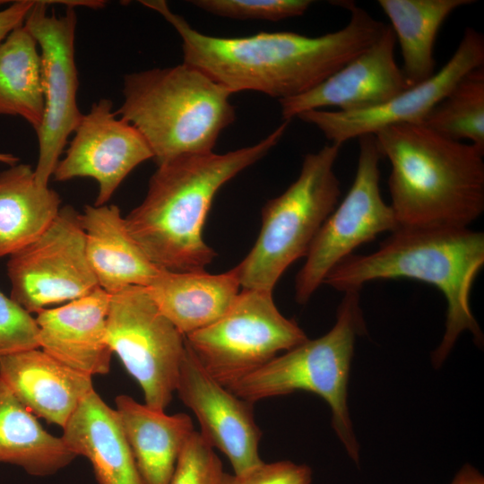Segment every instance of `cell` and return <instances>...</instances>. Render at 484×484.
<instances>
[{"mask_svg": "<svg viewBox=\"0 0 484 484\" xmlns=\"http://www.w3.org/2000/svg\"><path fill=\"white\" fill-rule=\"evenodd\" d=\"M237 267L223 273L160 270L146 290L171 324L184 335L220 318L239 293Z\"/></svg>", "mask_w": 484, "mask_h": 484, "instance_id": "cell-22", "label": "cell"}, {"mask_svg": "<svg viewBox=\"0 0 484 484\" xmlns=\"http://www.w3.org/2000/svg\"><path fill=\"white\" fill-rule=\"evenodd\" d=\"M107 341L143 390L145 404L165 411L176 391L185 336L143 286L110 295Z\"/></svg>", "mask_w": 484, "mask_h": 484, "instance_id": "cell-9", "label": "cell"}, {"mask_svg": "<svg viewBox=\"0 0 484 484\" xmlns=\"http://www.w3.org/2000/svg\"><path fill=\"white\" fill-rule=\"evenodd\" d=\"M112 107L109 99H101L82 114L65 155L53 173L60 182L75 177L95 179L99 184L96 206L106 204L135 167L152 159L140 132Z\"/></svg>", "mask_w": 484, "mask_h": 484, "instance_id": "cell-14", "label": "cell"}, {"mask_svg": "<svg viewBox=\"0 0 484 484\" xmlns=\"http://www.w3.org/2000/svg\"><path fill=\"white\" fill-rule=\"evenodd\" d=\"M231 94L183 62L125 75L124 101L116 113L140 132L160 165L212 151L220 133L236 119Z\"/></svg>", "mask_w": 484, "mask_h": 484, "instance_id": "cell-5", "label": "cell"}, {"mask_svg": "<svg viewBox=\"0 0 484 484\" xmlns=\"http://www.w3.org/2000/svg\"><path fill=\"white\" fill-rule=\"evenodd\" d=\"M421 125L448 139L484 150V67L475 68L454 86Z\"/></svg>", "mask_w": 484, "mask_h": 484, "instance_id": "cell-27", "label": "cell"}, {"mask_svg": "<svg viewBox=\"0 0 484 484\" xmlns=\"http://www.w3.org/2000/svg\"><path fill=\"white\" fill-rule=\"evenodd\" d=\"M396 39L390 25L367 49L310 91L280 99L284 121L323 108L351 112L380 106L409 86L395 59Z\"/></svg>", "mask_w": 484, "mask_h": 484, "instance_id": "cell-16", "label": "cell"}, {"mask_svg": "<svg viewBox=\"0 0 484 484\" xmlns=\"http://www.w3.org/2000/svg\"><path fill=\"white\" fill-rule=\"evenodd\" d=\"M159 13L179 35L184 63L200 70L232 94L253 91L279 100L315 88L371 46L386 24L353 2L348 23L333 32L308 37L291 31H262L223 38L194 30L165 1H140Z\"/></svg>", "mask_w": 484, "mask_h": 484, "instance_id": "cell-1", "label": "cell"}, {"mask_svg": "<svg viewBox=\"0 0 484 484\" xmlns=\"http://www.w3.org/2000/svg\"><path fill=\"white\" fill-rule=\"evenodd\" d=\"M48 1H35L23 23L36 39L41 59L44 114L36 131L39 158L34 173L44 186H48L67 139L82 117L76 100V13L68 7L61 16L48 14Z\"/></svg>", "mask_w": 484, "mask_h": 484, "instance_id": "cell-12", "label": "cell"}, {"mask_svg": "<svg viewBox=\"0 0 484 484\" xmlns=\"http://www.w3.org/2000/svg\"><path fill=\"white\" fill-rule=\"evenodd\" d=\"M359 139V158L353 183L315 238L304 265L296 276L295 299L307 303L328 273L352 251L399 224L381 194L382 155L374 134Z\"/></svg>", "mask_w": 484, "mask_h": 484, "instance_id": "cell-10", "label": "cell"}, {"mask_svg": "<svg viewBox=\"0 0 484 484\" xmlns=\"http://www.w3.org/2000/svg\"><path fill=\"white\" fill-rule=\"evenodd\" d=\"M473 0H378L398 41L406 83L414 86L436 72L434 44L440 27L456 9Z\"/></svg>", "mask_w": 484, "mask_h": 484, "instance_id": "cell-25", "label": "cell"}, {"mask_svg": "<svg viewBox=\"0 0 484 484\" xmlns=\"http://www.w3.org/2000/svg\"><path fill=\"white\" fill-rule=\"evenodd\" d=\"M38 348L36 319L11 297L0 291V358Z\"/></svg>", "mask_w": 484, "mask_h": 484, "instance_id": "cell-30", "label": "cell"}, {"mask_svg": "<svg viewBox=\"0 0 484 484\" xmlns=\"http://www.w3.org/2000/svg\"><path fill=\"white\" fill-rule=\"evenodd\" d=\"M81 213L71 205L7 263L11 298L30 314L73 301L99 288L85 251Z\"/></svg>", "mask_w": 484, "mask_h": 484, "instance_id": "cell-11", "label": "cell"}, {"mask_svg": "<svg viewBox=\"0 0 484 484\" xmlns=\"http://www.w3.org/2000/svg\"><path fill=\"white\" fill-rule=\"evenodd\" d=\"M110 294L95 289L88 295L37 313L39 349L65 366L89 375L110 370L107 341Z\"/></svg>", "mask_w": 484, "mask_h": 484, "instance_id": "cell-17", "label": "cell"}, {"mask_svg": "<svg viewBox=\"0 0 484 484\" xmlns=\"http://www.w3.org/2000/svg\"><path fill=\"white\" fill-rule=\"evenodd\" d=\"M62 439L92 465L99 484H143L117 413L93 389L63 428Z\"/></svg>", "mask_w": 484, "mask_h": 484, "instance_id": "cell-20", "label": "cell"}, {"mask_svg": "<svg viewBox=\"0 0 484 484\" xmlns=\"http://www.w3.org/2000/svg\"><path fill=\"white\" fill-rule=\"evenodd\" d=\"M340 148L331 143L307 153L297 179L264 204L259 236L236 266L243 290L272 291L288 267L307 254L341 196L334 172Z\"/></svg>", "mask_w": 484, "mask_h": 484, "instance_id": "cell-7", "label": "cell"}, {"mask_svg": "<svg viewBox=\"0 0 484 484\" xmlns=\"http://www.w3.org/2000/svg\"><path fill=\"white\" fill-rule=\"evenodd\" d=\"M450 484H484L483 475L470 464L463 465Z\"/></svg>", "mask_w": 484, "mask_h": 484, "instance_id": "cell-33", "label": "cell"}, {"mask_svg": "<svg viewBox=\"0 0 484 484\" xmlns=\"http://www.w3.org/2000/svg\"><path fill=\"white\" fill-rule=\"evenodd\" d=\"M0 379L36 417L62 428L93 390L91 376L65 366L39 348L0 358Z\"/></svg>", "mask_w": 484, "mask_h": 484, "instance_id": "cell-18", "label": "cell"}, {"mask_svg": "<svg viewBox=\"0 0 484 484\" xmlns=\"http://www.w3.org/2000/svg\"><path fill=\"white\" fill-rule=\"evenodd\" d=\"M43 114L40 54L22 25L0 44V115L19 116L37 131Z\"/></svg>", "mask_w": 484, "mask_h": 484, "instance_id": "cell-26", "label": "cell"}, {"mask_svg": "<svg viewBox=\"0 0 484 484\" xmlns=\"http://www.w3.org/2000/svg\"><path fill=\"white\" fill-rule=\"evenodd\" d=\"M80 216L87 260L100 289L111 295L154 280L161 269L134 241L117 205H86Z\"/></svg>", "mask_w": 484, "mask_h": 484, "instance_id": "cell-19", "label": "cell"}, {"mask_svg": "<svg viewBox=\"0 0 484 484\" xmlns=\"http://www.w3.org/2000/svg\"><path fill=\"white\" fill-rule=\"evenodd\" d=\"M62 437L44 429L0 379V462L33 476L52 475L76 458Z\"/></svg>", "mask_w": 484, "mask_h": 484, "instance_id": "cell-24", "label": "cell"}, {"mask_svg": "<svg viewBox=\"0 0 484 484\" xmlns=\"http://www.w3.org/2000/svg\"><path fill=\"white\" fill-rule=\"evenodd\" d=\"M307 339L264 290H243L220 318L185 336L202 367L225 387Z\"/></svg>", "mask_w": 484, "mask_h": 484, "instance_id": "cell-8", "label": "cell"}, {"mask_svg": "<svg viewBox=\"0 0 484 484\" xmlns=\"http://www.w3.org/2000/svg\"><path fill=\"white\" fill-rule=\"evenodd\" d=\"M289 123L283 121L251 146L223 154L183 155L158 165L143 201L125 218L129 233L152 264L170 272L205 270L216 256L203 238L216 193L265 156Z\"/></svg>", "mask_w": 484, "mask_h": 484, "instance_id": "cell-2", "label": "cell"}, {"mask_svg": "<svg viewBox=\"0 0 484 484\" xmlns=\"http://www.w3.org/2000/svg\"><path fill=\"white\" fill-rule=\"evenodd\" d=\"M223 472L213 448L194 431L177 459L169 484H218Z\"/></svg>", "mask_w": 484, "mask_h": 484, "instance_id": "cell-29", "label": "cell"}, {"mask_svg": "<svg viewBox=\"0 0 484 484\" xmlns=\"http://www.w3.org/2000/svg\"><path fill=\"white\" fill-rule=\"evenodd\" d=\"M34 3V0L14 1L8 7L0 10V44L12 31L23 25Z\"/></svg>", "mask_w": 484, "mask_h": 484, "instance_id": "cell-32", "label": "cell"}, {"mask_svg": "<svg viewBox=\"0 0 484 484\" xmlns=\"http://www.w3.org/2000/svg\"><path fill=\"white\" fill-rule=\"evenodd\" d=\"M389 160L390 206L400 226L469 228L484 211V150L421 124L375 134Z\"/></svg>", "mask_w": 484, "mask_h": 484, "instance_id": "cell-4", "label": "cell"}, {"mask_svg": "<svg viewBox=\"0 0 484 484\" xmlns=\"http://www.w3.org/2000/svg\"><path fill=\"white\" fill-rule=\"evenodd\" d=\"M308 466L290 461L264 462L239 474L223 472L218 484H311Z\"/></svg>", "mask_w": 484, "mask_h": 484, "instance_id": "cell-31", "label": "cell"}, {"mask_svg": "<svg viewBox=\"0 0 484 484\" xmlns=\"http://www.w3.org/2000/svg\"><path fill=\"white\" fill-rule=\"evenodd\" d=\"M484 264V234L470 228L400 226L367 255H350L338 264L323 284L345 292L371 281L407 278L435 286L447 302L445 330L431 354L438 368L464 331L474 342L483 335L474 318L470 294Z\"/></svg>", "mask_w": 484, "mask_h": 484, "instance_id": "cell-3", "label": "cell"}, {"mask_svg": "<svg viewBox=\"0 0 484 484\" xmlns=\"http://www.w3.org/2000/svg\"><path fill=\"white\" fill-rule=\"evenodd\" d=\"M115 404L143 484H169L177 459L195 431L190 416L168 415L126 394L117 395Z\"/></svg>", "mask_w": 484, "mask_h": 484, "instance_id": "cell-21", "label": "cell"}, {"mask_svg": "<svg viewBox=\"0 0 484 484\" xmlns=\"http://www.w3.org/2000/svg\"><path fill=\"white\" fill-rule=\"evenodd\" d=\"M483 64V35L467 27L456 50L443 67L428 79L407 88L385 103L351 112L309 110L297 117L315 125L331 143L340 146L349 140L375 134L390 125L421 124L462 76Z\"/></svg>", "mask_w": 484, "mask_h": 484, "instance_id": "cell-13", "label": "cell"}, {"mask_svg": "<svg viewBox=\"0 0 484 484\" xmlns=\"http://www.w3.org/2000/svg\"><path fill=\"white\" fill-rule=\"evenodd\" d=\"M61 209L59 194L41 186L34 169L18 163L0 173V258L35 240Z\"/></svg>", "mask_w": 484, "mask_h": 484, "instance_id": "cell-23", "label": "cell"}, {"mask_svg": "<svg viewBox=\"0 0 484 484\" xmlns=\"http://www.w3.org/2000/svg\"><path fill=\"white\" fill-rule=\"evenodd\" d=\"M190 3L212 14L238 20L281 21L304 14L310 0H194Z\"/></svg>", "mask_w": 484, "mask_h": 484, "instance_id": "cell-28", "label": "cell"}, {"mask_svg": "<svg viewBox=\"0 0 484 484\" xmlns=\"http://www.w3.org/2000/svg\"><path fill=\"white\" fill-rule=\"evenodd\" d=\"M365 333L359 290H347L328 333L276 356L227 388L251 403L298 391L320 396L331 409L336 436L358 464L359 445L350 419L347 396L356 338Z\"/></svg>", "mask_w": 484, "mask_h": 484, "instance_id": "cell-6", "label": "cell"}, {"mask_svg": "<svg viewBox=\"0 0 484 484\" xmlns=\"http://www.w3.org/2000/svg\"><path fill=\"white\" fill-rule=\"evenodd\" d=\"M0 163L7 164L11 167L19 163V158L11 153L0 152Z\"/></svg>", "mask_w": 484, "mask_h": 484, "instance_id": "cell-34", "label": "cell"}, {"mask_svg": "<svg viewBox=\"0 0 484 484\" xmlns=\"http://www.w3.org/2000/svg\"><path fill=\"white\" fill-rule=\"evenodd\" d=\"M197 419L205 441L229 459L233 473H242L264 461L259 454L262 431L254 403L216 381L186 343L175 391Z\"/></svg>", "mask_w": 484, "mask_h": 484, "instance_id": "cell-15", "label": "cell"}]
</instances>
